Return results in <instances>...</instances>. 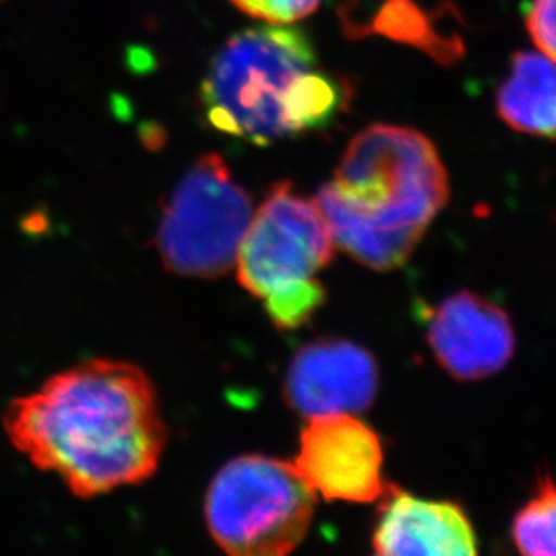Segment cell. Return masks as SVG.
<instances>
[{"label": "cell", "instance_id": "cell-1", "mask_svg": "<svg viewBox=\"0 0 556 556\" xmlns=\"http://www.w3.org/2000/svg\"><path fill=\"white\" fill-rule=\"evenodd\" d=\"M4 431L38 470L59 476L81 498L152 478L168 440L147 372L101 358L65 369L13 400Z\"/></svg>", "mask_w": 556, "mask_h": 556}, {"label": "cell", "instance_id": "cell-2", "mask_svg": "<svg viewBox=\"0 0 556 556\" xmlns=\"http://www.w3.org/2000/svg\"><path fill=\"white\" fill-rule=\"evenodd\" d=\"M448 193L431 139L407 126L371 125L353 137L314 202L336 248L364 267L393 270L409 260Z\"/></svg>", "mask_w": 556, "mask_h": 556}, {"label": "cell", "instance_id": "cell-3", "mask_svg": "<svg viewBox=\"0 0 556 556\" xmlns=\"http://www.w3.org/2000/svg\"><path fill=\"white\" fill-rule=\"evenodd\" d=\"M350 90L294 27H252L229 38L200 87L215 130L254 144L325 130L348 109Z\"/></svg>", "mask_w": 556, "mask_h": 556}, {"label": "cell", "instance_id": "cell-4", "mask_svg": "<svg viewBox=\"0 0 556 556\" xmlns=\"http://www.w3.org/2000/svg\"><path fill=\"white\" fill-rule=\"evenodd\" d=\"M336 249L314 200L279 182L254 211L235 265L238 281L262 301L276 328L295 330L326 301L317 276Z\"/></svg>", "mask_w": 556, "mask_h": 556}, {"label": "cell", "instance_id": "cell-5", "mask_svg": "<svg viewBox=\"0 0 556 556\" xmlns=\"http://www.w3.org/2000/svg\"><path fill=\"white\" fill-rule=\"evenodd\" d=\"M315 495L294 463L263 454L235 457L211 481L205 525L229 555H287L308 533Z\"/></svg>", "mask_w": 556, "mask_h": 556}, {"label": "cell", "instance_id": "cell-6", "mask_svg": "<svg viewBox=\"0 0 556 556\" xmlns=\"http://www.w3.org/2000/svg\"><path fill=\"white\" fill-rule=\"evenodd\" d=\"M254 210L216 153L197 159L175 186L159 220L164 267L186 278H218L237 265Z\"/></svg>", "mask_w": 556, "mask_h": 556}, {"label": "cell", "instance_id": "cell-7", "mask_svg": "<svg viewBox=\"0 0 556 556\" xmlns=\"http://www.w3.org/2000/svg\"><path fill=\"white\" fill-rule=\"evenodd\" d=\"M295 468L315 494L366 504L388 490L382 441L355 415L312 418L301 432Z\"/></svg>", "mask_w": 556, "mask_h": 556}, {"label": "cell", "instance_id": "cell-8", "mask_svg": "<svg viewBox=\"0 0 556 556\" xmlns=\"http://www.w3.org/2000/svg\"><path fill=\"white\" fill-rule=\"evenodd\" d=\"M380 372L372 353L348 339H317L301 348L285 375V400L308 420L358 415L377 399Z\"/></svg>", "mask_w": 556, "mask_h": 556}, {"label": "cell", "instance_id": "cell-9", "mask_svg": "<svg viewBox=\"0 0 556 556\" xmlns=\"http://www.w3.org/2000/svg\"><path fill=\"white\" fill-rule=\"evenodd\" d=\"M427 339L441 368L463 382L506 368L517 344L508 314L470 290L448 295L432 309Z\"/></svg>", "mask_w": 556, "mask_h": 556}, {"label": "cell", "instance_id": "cell-10", "mask_svg": "<svg viewBox=\"0 0 556 556\" xmlns=\"http://www.w3.org/2000/svg\"><path fill=\"white\" fill-rule=\"evenodd\" d=\"M372 552L388 556L476 555L478 535L459 504L416 497L388 486L372 531Z\"/></svg>", "mask_w": 556, "mask_h": 556}, {"label": "cell", "instance_id": "cell-11", "mask_svg": "<svg viewBox=\"0 0 556 556\" xmlns=\"http://www.w3.org/2000/svg\"><path fill=\"white\" fill-rule=\"evenodd\" d=\"M501 119L526 136L556 141V62L546 54H515L497 92Z\"/></svg>", "mask_w": 556, "mask_h": 556}, {"label": "cell", "instance_id": "cell-12", "mask_svg": "<svg viewBox=\"0 0 556 556\" xmlns=\"http://www.w3.org/2000/svg\"><path fill=\"white\" fill-rule=\"evenodd\" d=\"M511 535L522 555L556 556L555 479H539L535 494L515 515Z\"/></svg>", "mask_w": 556, "mask_h": 556}, {"label": "cell", "instance_id": "cell-13", "mask_svg": "<svg viewBox=\"0 0 556 556\" xmlns=\"http://www.w3.org/2000/svg\"><path fill=\"white\" fill-rule=\"evenodd\" d=\"M238 10L265 24H292L317 10L320 0H231Z\"/></svg>", "mask_w": 556, "mask_h": 556}, {"label": "cell", "instance_id": "cell-14", "mask_svg": "<svg viewBox=\"0 0 556 556\" xmlns=\"http://www.w3.org/2000/svg\"><path fill=\"white\" fill-rule=\"evenodd\" d=\"M526 24L536 48L556 62V0H533Z\"/></svg>", "mask_w": 556, "mask_h": 556}]
</instances>
